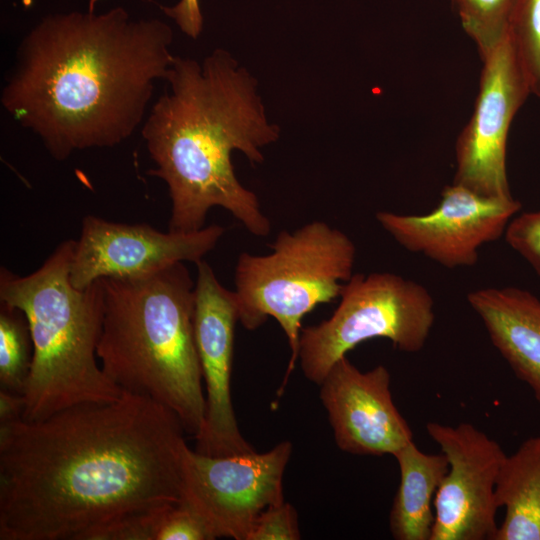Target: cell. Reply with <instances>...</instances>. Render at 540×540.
Returning <instances> with one entry per match:
<instances>
[{
  "label": "cell",
  "instance_id": "1",
  "mask_svg": "<svg viewBox=\"0 0 540 540\" xmlns=\"http://www.w3.org/2000/svg\"><path fill=\"white\" fill-rule=\"evenodd\" d=\"M184 432L168 407L127 391L0 423V539L88 540L129 514L180 502Z\"/></svg>",
  "mask_w": 540,
  "mask_h": 540
},
{
  "label": "cell",
  "instance_id": "2",
  "mask_svg": "<svg viewBox=\"0 0 540 540\" xmlns=\"http://www.w3.org/2000/svg\"><path fill=\"white\" fill-rule=\"evenodd\" d=\"M172 41L166 22L123 7L47 15L19 44L2 106L57 160L113 147L143 122Z\"/></svg>",
  "mask_w": 540,
  "mask_h": 540
},
{
  "label": "cell",
  "instance_id": "3",
  "mask_svg": "<svg viewBox=\"0 0 540 540\" xmlns=\"http://www.w3.org/2000/svg\"><path fill=\"white\" fill-rule=\"evenodd\" d=\"M165 92L142 126L147 151L156 164L148 174L162 179L171 199L169 230L202 229L208 211L222 207L253 235L267 236L271 224L258 197L235 175L233 151L262 163V148L278 141L257 81L226 50L202 62L175 56L164 78Z\"/></svg>",
  "mask_w": 540,
  "mask_h": 540
},
{
  "label": "cell",
  "instance_id": "4",
  "mask_svg": "<svg viewBox=\"0 0 540 540\" xmlns=\"http://www.w3.org/2000/svg\"><path fill=\"white\" fill-rule=\"evenodd\" d=\"M97 357L121 390L172 410L186 433L204 424L206 400L194 332V286L184 262L152 275L102 279Z\"/></svg>",
  "mask_w": 540,
  "mask_h": 540
},
{
  "label": "cell",
  "instance_id": "5",
  "mask_svg": "<svg viewBox=\"0 0 540 540\" xmlns=\"http://www.w3.org/2000/svg\"><path fill=\"white\" fill-rule=\"evenodd\" d=\"M74 247L75 240L63 241L26 276L0 270V302L25 314L33 341L23 394L26 421L83 403L111 402L123 392L97 362L105 310L103 281L85 289L72 285Z\"/></svg>",
  "mask_w": 540,
  "mask_h": 540
},
{
  "label": "cell",
  "instance_id": "6",
  "mask_svg": "<svg viewBox=\"0 0 540 540\" xmlns=\"http://www.w3.org/2000/svg\"><path fill=\"white\" fill-rule=\"evenodd\" d=\"M267 255L240 254L235 267L238 320L247 330L274 318L291 350L285 382L298 361L303 317L340 296L353 275L356 248L342 231L323 221L293 233L281 231Z\"/></svg>",
  "mask_w": 540,
  "mask_h": 540
},
{
  "label": "cell",
  "instance_id": "7",
  "mask_svg": "<svg viewBox=\"0 0 540 540\" xmlns=\"http://www.w3.org/2000/svg\"><path fill=\"white\" fill-rule=\"evenodd\" d=\"M327 320L302 328L298 361L320 385L331 367L357 345L386 338L403 352L420 351L435 320L434 300L421 284L389 272L353 274Z\"/></svg>",
  "mask_w": 540,
  "mask_h": 540
},
{
  "label": "cell",
  "instance_id": "8",
  "mask_svg": "<svg viewBox=\"0 0 540 540\" xmlns=\"http://www.w3.org/2000/svg\"><path fill=\"white\" fill-rule=\"evenodd\" d=\"M290 441L271 450L208 456L188 446L181 464V501L206 522L215 539L247 540L260 514L284 502L283 476Z\"/></svg>",
  "mask_w": 540,
  "mask_h": 540
},
{
  "label": "cell",
  "instance_id": "9",
  "mask_svg": "<svg viewBox=\"0 0 540 540\" xmlns=\"http://www.w3.org/2000/svg\"><path fill=\"white\" fill-rule=\"evenodd\" d=\"M482 62L474 111L455 146L453 183L483 196L509 198L507 136L531 89L509 34Z\"/></svg>",
  "mask_w": 540,
  "mask_h": 540
},
{
  "label": "cell",
  "instance_id": "10",
  "mask_svg": "<svg viewBox=\"0 0 540 540\" xmlns=\"http://www.w3.org/2000/svg\"><path fill=\"white\" fill-rule=\"evenodd\" d=\"M449 468L434 498L430 540H493L499 507L495 486L506 453L470 423L426 424Z\"/></svg>",
  "mask_w": 540,
  "mask_h": 540
},
{
  "label": "cell",
  "instance_id": "11",
  "mask_svg": "<svg viewBox=\"0 0 540 540\" xmlns=\"http://www.w3.org/2000/svg\"><path fill=\"white\" fill-rule=\"evenodd\" d=\"M225 229L209 225L194 232H162L148 224H126L87 215L70 265V281L85 289L104 278L152 275L178 263L203 260Z\"/></svg>",
  "mask_w": 540,
  "mask_h": 540
},
{
  "label": "cell",
  "instance_id": "12",
  "mask_svg": "<svg viewBox=\"0 0 540 540\" xmlns=\"http://www.w3.org/2000/svg\"><path fill=\"white\" fill-rule=\"evenodd\" d=\"M521 209L513 197H487L453 183L438 205L423 215L378 212L379 224L403 248L447 267H469L479 249L498 240Z\"/></svg>",
  "mask_w": 540,
  "mask_h": 540
},
{
  "label": "cell",
  "instance_id": "13",
  "mask_svg": "<svg viewBox=\"0 0 540 540\" xmlns=\"http://www.w3.org/2000/svg\"><path fill=\"white\" fill-rule=\"evenodd\" d=\"M194 332L206 390L203 427L195 451L230 456L254 451L242 436L231 399L234 329L238 320L234 291L223 287L210 265L196 263Z\"/></svg>",
  "mask_w": 540,
  "mask_h": 540
},
{
  "label": "cell",
  "instance_id": "14",
  "mask_svg": "<svg viewBox=\"0 0 540 540\" xmlns=\"http://www.w3.org/2000/svg\"><path fill=\"white\" fill-rule=\"evenodd\" d=\"M390 380L385 366L362 372L346 356L328 371L320 384V398L342 451L393 456L413 440L408 422L393 402Z\"/></svg>",
  "mask_w": 540,
  "mask_h": 540
},
{
  "label": "cell",
  "instance_id": "15",
  "mask_svg": "<svg viewBox=\"0 0 540 540\" xmlns=\"http://www.w3.org/2000/svg\"><path fill=\"white\" fill-rule=\"evenodd\" d=\"M467 300L490 340L540 404V299L517 287L482 288Z\"/></svg>",
  "mask_w": 540,
  "mask_h": 540
},
{
  "label": "cell",
  "instance_id": "16",
  "mask_svg": "<svg viewBox=\"0 0 540 540\" xmlns=\"http://www.w3.org/2000/svg\"><path fill=\"white\" fill-rule=\"evenodd\" d=\"M400 483L389 516L396 540H430L434 522L432 505L448 471L446 456L422 452L412 440L393 455Z\"/></svg>",
  "mask_w": 540,
  "mask_h": 540
},
{
  "label": "cell",
  "instance_id": "17",
  "mask_svg": "<svg viewBox=\"0 0 540 540\" xmlns=\"http://www.w3.org/2000/svg\"><path fill=\"white\" fill-rule=\"evenodd\" d=\"M495 498L505 516L493 540H540V436L526 439L506 455Z\"/></svg>",
  "mask_w": 540,
  "mask_h": 540
},
{
  "label": "cell",
  "instance_id": "18",
  "mask_svg": "<svg viewBox=\"0 0 540 540\" xmlns=\"http://www.w3.org/2000/svg\"><path fill=\"white\" fill-rule=\"evenodd\" d=\"M33 360L28 320L18 308L0 302V386L24 394Z\"/></svg>",
  "mask_w": 540,
  "mask_h": 540
},
{
  "label": "cell",
  "instance_id": "19",
  "mask_svg": "<svg viewBox=\"0 0 540 540\" xmlns=\"http://www.w3.org/2000/svg\"><path fill=\"white\" fill-rule=\"evenodd\" d=\"M463 29L475 42L481 59L509 33L516 0H452Z\"/></svg>",
  "mask_w": 540,
  "mask_h": 540
},
{
  "label": "cell",
  "instance_id": "20",
  "mask_svg": "<svg viewBox=\"0 0 540 540\" xmlns=\"http://www.w3.org/2000/svg\"><path fill=\"white\" fill-rule=\"evenodd\" d=\"M508 34L531 93L540 98V0H516Z\"/></svg>",
  "mask_w": 540,
  "mask_h": 540
},
{
  "label": "cell",
  "instance_id": "21",
  "mask_svg": "<svg viewBox=\"0 0 540 540\" xmlns=\"http://www.w3.org/2000/svg\"><path fill=\"white\" fill-rule=\"evenodd\" d=\"M503 236L507 244L540 276V211L514 216Z\"/></svg>",
  "mask_w": 540,
  "mask_h": 540
},
{
  "label": "cell",
  "instance_id": "22",
  "mask_svg": "<svg viewBox=\"0 0 540 540\" xmlns=\"http://www.w3.org/2000/svg\"><path fill=\"white\" fill-rule=\"evenodd\" d=\"M215 539L203 518L185 502L169 506L164 514L158 540Z\"/></svg>",
  "mask_w": 540,
  "mask_h": 540
},
{
  "label": "cell",
  "instance_id": "23",
  "mask_svg": "<svg viewBox=\"0 0 540 540\" xmlns=\"http://www.w3.org/2000/svg\"><path fill=\"white\" fill-rule=\"evenodd\" d=\"M301 533L297 512L287 502L264 510L254 523L247 540H298Z\"/></svg>",
  "mask_w": 540,
  "mask_h": 540
},
{
  "label": "cell",
  "instance_id": "24",
  "mask_svg": "<svg viewBox=\"0 0 540 540\" xmlns=\"http://www.w3.org/2000/svg\"><path fill=\"white\" fill-rule=\"evenodd\" d=\"M163 10L185 35L192 39L198 38L203 29L199 0H180L174 6L164 7Z\"/></svg>",
  "mask_w": 540,
  "mask_h": 540
},
{
  "label": "cell",
  "instance_id": "25",
  "mask_svg": "<svg viewBox=\"0 0 540 540\" xmlns=\"http://www.w3.org/2000/svg\"><path fill=\"white\" fill-rule=\"evenodd\" d=\"M24 409L23 395L0 389V423L22 418Z\"/></svg>",
  "mask_w": 540,
  "mask_h": 540
}]
</instances>
